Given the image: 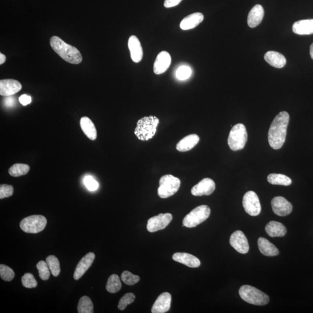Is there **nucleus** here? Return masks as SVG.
Masks as SVG:
<instances>
[{
	"mask_svg": "<svg viewBox=\"0 0 313 313\" xmlns=\"http://www.w3.org/2000/svg\"><path fill=\"white\" fill-rule=\"evenodd\" d=\"M171 63V57L167 51H162L157 55L154 64V72L156 75H161L166 72Z\"/></svg>",
	"mask_w": 313,
	"mask_h": 313,
	"instance_id": "dca6fc26",
	"label": "nucleus"
},
{
	"mask_svg": "<svg viewBox=\"0 0 313 313\" xmlns=\"http://www.w3.org/2000/svg\"><path fill=\"white\" fill-rule=\"evenodd\" d=\"M289 121V114L281 112L274 118L268 133L269 144L272 149H281L285 142Z\"/></svg>",
	"mask_w": 313,
	"mask_h": 313,
	"instance_id": "f257e3e1",
	"label": "nucleus"
},
{
	"mask_svg": "<svg viewBox=\"0 0 313 313\" xmlns=\"http://www.w3.org/2000/svg\"><path fill=\"white\" fill-rule=\"evenodd\" d=\"M265 15L264 9L261 5H256L252 8L248 16V25L251 28H255L262 22Z\"/></svg>",
	"mask_w": 313,
	"mask_h": 313,
	"instance_id": "aec40b11",
	"label": "nucleus"
},
{
	"mask_svg": "<svg viewBox=\"0 0 313 313\" xmlns=\"http://www.w3.org/2000/svg\"><path fill=\"white\" fill-rule=\"evenodd\" d=\"M268 183L273 185H281V186H289L292 184L291 178L280 174H271L268 177Z\"/></svg>",
	"mask_w": 313,
	"mask_h": 313,
	"instance_id": "cd10ccee",
	"label": "nucleus"
},
{
	"mask_svg": "<svg viewBox=\"0 0 313 313\" xmlns=\"http://www.w3.org/2000/svg\"><path fill=\"white\" fill-rule=\"evenodd\" d=\"M121 278L124 283L129 285L135 284L140 280L139 276L134 275L129 271H124L121 274Z\"/></svg>",
	"mask_w": 313,
	"mask_h": 313,
	"instance_id": "f704fd0d",
	"label": "nucleus"
},
{
	"mask_svg": "<svg viewBox=\"0 0 313 313\" xmlns=\"http://www.w3.org/2000/svg\"><path fill=\"white\" fill-rule=\"evenodd\" d=\"M121 282L119 275L117 274L111 275L107 280L106 288V290L112 294L119 292L121 288Z\"/></svg>",
	"mask_w": 313,
	"mask_h": 313,
	"instance_id": "c85d7f7f",
	"label": "nucleus"
},
{
	"mask_svg": "<svg viewBox=\"0 0 313 313\" xmlns=\"http://www.w3.org/2000/svg\"><path fill=\"white\" fill-rule=\"evenodd\" d=\"M13 194V187L11 185L1 184V186H0V199L11 197Z\"/></svg>",
	"mask_w": 313,
	"mask_h": 313,
	"instance_id": "58836bf2",
	"label": "nucleus"
},
{
	"mask_svg": "<svg viewBox=\"0 0 313 313\" xmlns=\"http://www.w3.org/2000/svg\"><path fill=\"white\" fill-rule=\"evenodd\" d=\"M22 89L21 84L18 81L5 79L0 81V95L9 96L18 93Z\"/></svg>",
	"mask_w": 313,
	"mask_h": 313,
	"instance_id": "4468645a",
	"label": "nucleus"
},
{
	"mask_svg": "<svg viewBox=\"0 0 313 313\" xmlns=\"http://www.w3.org/2000/svg\"><path fill=\"white\" fill-rule=\"evenodd\" d=\"M265 59L269 65L275 68L281 69L284 67L287 60L283 55L275 51H268L265 55Z\"/></svg>",
	"mask_w": 313,
	"mask_h": 313,
	"instance_id": "393cba45",
	"label": "nucleus"
},
{
	"mask_svg": "<svg viewBox=\"0 0 313 313\" xmlns=\"http://www.w3.org/2000/svg\"><path fill=\"white\" fill-rule=\"evenodd\" d=\"M171 304V295L168 292H164L156 299L151 309L153 313H165L169 311Z\"/></svg>",
	"mask_w": 313,
	"mask_h": 313,
	"instance_id": "f3484780",
	"label": "nucleus"
},
{
	"mask_svg": "<svg viewBox=\"0 0 313 313\" xmlns=\"http://www.w3.org/2000/svg\"><path fill=\"white\" fill-rule=\"evenodd\" d=\"M239 294L244 301L257 306L267 305L270 300L267 294L251 285L242 286L239 289Z\"/></svg>",
	"mask_w": 313,
	"mask_h": 313,
	"instance_id": "20e7f679",
	"label": "nucleus"
},
{
	"mask_svg": "<svg viewBox=\"0 0 313 313\" xmlns=\"http://www.w3.org/2000/svg\"><path fill=\"white\" fill-rule=\"evenodd\" d=\"M36 267L38 269L40 278L44 281L48 280L50 276V270L46 262L43 261H40L37 264Z\"/></svg>",
	"mask_w": 313,
	"mask_h": 313,
	"instance_id": "473e14b6",
	"label": "nucleus"
},
{
	"mask_svg": "<svg viewBox=\"0 0 313 313\" xmlns=\"http://www.w3.org/2000/svg\"><path fill=\"white\" fill-rule=\"evenodd\" d=\"M77 310L79 313H93V305L92 301L87 296H84L80 299Z\"/></svg>",
	"mask_w": 313,
	"mask_h": 313,
	"instance_id": "c756f323",
	"label": "nucleus"
},
{
	"mask_svg": "<svg viewBox=\"0 0 313 313\" xmlns=\"http://www.w3.org/2000/svg\"><path fill=\"white\" fill-rule=\"evenodd\" d=\"M200 137L196 134H191L183 138L177 144V149L180 152H186L196 146L199 142Z\"/></svg>",
	"mask_w": 313,
	"mask_h": 313,
	"instance_id": "4be33fe9",
	"label": "nucleus"
},
{
	"mask_svg": "<svg viewBox=\"0 0 313 313\" xmlns=\"http://www.w3.org/2000/svg\"><path fill=\"white\" fill-rule=\"evenodd\" d=\"M310 53H311V58L313 59V43L311 46V49H310Z\"/></svg>",
	"mask_w": 313,
	"mask_h": 313,
	"instance_id": "a18cd8bd",
	"label": "nucleus"
},
{
	"mask_svg": "<svg viewBox=\"0 0 313 313\" xmlns=\"http://www.w3.org/2000/svg\"><path fill=\"white\" fill-rule=\"evenodd\" d=\"M23 287L27 288H34L38 286V281L32 273H26L22 277Z\"/></svg>",
	"mask_w": 313,
	"mask_h": 313,
	"instance_id": "e433bc0d",
	"label": "nucleus"
},
{
	"mask_svg": "<svg viewBox=\"0 0 313 313\" xmlns=\"http://www.w3.org/2000/svg\"><path fill=\"white\" fill-rule=\"evenodd\" d=\"M46 224V219L42 215H32L23 219L20 227L27 233H38L45 229Z\"/></svg>",
	"mask_w": 313,
	"mask_h": 313,
	"instance_id": "6e6552de",
	"label": "nucleus"
},
{
	"mask_svg": "<svg viewBox=\"0 0 313 313\" xmlns=\"http://www.w3.org/2000/svg\"><path fill=\"white\" fill-rule=\"evenodd\" d=\"M230 244L232 247L241 254H247L250 250L247 238L243 232L240 230L235 231L231 235Z\"/></svg>",
	"mask_w": 313,
	"mask_h": 313,
	"instance_id": "9b49d317",
	"label": "nucleus"
},
{
	"mask_svg": "<svg viewBox=\"0 0 313 313\" xmlns=\"http://www.w3.org/2000/svg\"><path fill=\"white\" fill-rule=\"evenodd\" d=\"M265 230L269 236L271 237H284L287 233V228L280 222L271 221L265 227Z\"/></svg>",
	"mask_w": 313,
	"mask_h": 313,
	"instance_id": "5701e85b",
	"label": "nucleus"
},
{
	"mask_svg": "<svg viewBox=\"0 0 313 313\" xmlns=\"http://www.w3.org/2000/svg\"><path fill=\"white\" fill-rule=\"evenodd\" d=\"M4 105L7 107H11L15 105V100L14 97L9 96H6L4 100Z\"/></svg>",
	"mask_w": 313,
	"mask_h": 313,
	"instance_id": "37998d69",
	"label": "nucleus"
},
{
	"mask_svg": "<svg viewBox=\"0 0 313 313\" xmlns=\"http://www.w3.org/2000/svg\"><path fill=\"white\" fill-rule=\"evenodd\" d=\"M30 170L28 165L24 164H15L8 170L10 176L13 177H19L28 174Z\"/></svg>",
	"mask_w": 313,
	"mask_h": 313,
	"instance_id": "7c9ffc66",
	"label": "nucleus"
},
{
	"mask_svg": "<svg viewBox=\"0 0 313 313\" xmlns=\"http://www.w3.org/2000/svg\"><path fill=\"white\" fill-rule=\"evenodd\" d=\"M173 218V215L170 213L160 214L151 218L147 222V230L150 233L163 230L169 225Z\"/></svg>",
	"mask_w": 313,
	"mask_h": 313,
	"instance_id": "9d476101",
	"label": "nucleus"
},
{
	"mask_svg": "<svg viewBox=\"0 0 313 313\" xmlns=\"http://www.w3.org/2000/svg\"><path fill=\"white\" fill-rule=\"evenodd\" d=\"M50 45L53 50L67 63L78 65L83 61V56L78 49L68 45L58 36L50 39Z\"/></svg>",
	"mask_w": 313,
	"mask_h": 313,
	"instance_id": "f03ea898",
	"label": "nucleus"
},
{
	"mask_svg": "<svg viewBox=\"0 0 313 313\" xmlns=\"http://www.w3.org/2000/svg\"><path fill=\"white\" fill-rule=\"evenodd\" d=\"M215 183L210 178H205L199 183L195 185L191 190L194 196H210L215 190Z\"/></svg>",
	"mask_w": 313,
	"mask_h": 313,
	"instance_id": "ddd939ff",
	"label": "nucleus"
},
{
	"mask_svg": "<svg viewBox=\"0 0 313 313\" xmlns=\"http://www.w3.org/2000/svg\"><path fill=\"white\" fill-rule=\"evenodd\" d=\"M84 183L86 186L90 191H95L99 187V184L91 177H87L84 179Z\"/></svg>",
	"mask_w": 313,
	"mask_h": 313,
	"instance_id": "ea45409f",
	"label": "nucleus"
},
{
	"mask_svg": "<svg viewBox=\"0 0 313 313\" xmlns=\"http://www.w3.org/2000/svg\"><path fill=\"white\" fill-rule=\"evenodd\" d=\"M173 259L174 261L191 268H198L201 265L199 259L194 255L187 253L177 252L173 255Z\"/></svg>",
	"mask_w": 313,
	"mask_h": 313,
	"instance_id": "6ab92c4d",
	"label": "nucleus"
},
{
	"mask_svg": "<svg viewBox=\"0 0 313 313\" xmlns=\"http://www.w3.org/2000/svg\"><path fill=\"white\" fill-rule=\"evenodd\" d=\"M258 245L261 254L267 257H274L279 254V251L274 245L267 238L260 237L258 239Z\"/></svg>",
	"mask_w": 313,
	"mask_h": 313,
	"instance_id": "a878e982",
	"label": "nucleus"
},
{
	"mask_svg": "<svg viewBox=\"0 0 313 313\" xmlns=\"http://www.w3.org/2000/svg\"><path fill=\"white\" fill-rule=\"evenodd\" d=\"M95 258V255L93 252H89L81 259L77 266L75 273H74L73 277L75 280H79L86 273V271L91 267Z\"/></svg>",
	"mask_w": 313,
	"mask_h": 313,
	"instance_id": "2eb2a0df",
	"label": "nucleus"
},
{
	"mask_svg": "<svg viewBox=\"0 0 313 313\" xmlns=\"http://www.w3.org/2000/svg\"><path fill=\"white\" fill-rule=\"evenodd\" d=\"M293 32L299 35L313 34V19L301 20L296 22L292 27Z\"/></svg>",
	"mask_w": 313,
	"mask_h": 313,
	"instance_id": "b1692460",
	"label": "nucleus"
},
{
	"mask_svg": "<svg viewBox=\"0 0 313 313\" xmlns=\"http://www.w3.org/2000/svg\"><path fill=\"white\" fill-rule=\"evenodd\" d=\"M242 205L246 213L252 217L258 216L261 212V205L258 195L253 191L245 194Z\"/></svg>",
	"mask_w": 313,
	"mask_h": 313,
	"instance_id": "1a4fd4ad",
	"label": "nucleus"
},
{
	"mask_svg": "<svg viewBox=\"0 0 313 313\" xmlns=\"http://www.w3.org/2000/svg\"><path fill=\"white\" fill-rule=\"evenodd\" d=\"M80 126L84 134L89 139L95 140L97 137V132L95 125L91 120L87 117H83L80 120Z\"/></svg>",
	"mask_w": 313,
	"mask_h": 313,
	"instance_id": "bb28decb",
	"label": "nucleus"
},
{
	"mask_svg": "<svg viewBox=\"0 0 313 313\" xmlns=\"http://www.w3.org/2000/svg\"><path fill=\"white\" fill-rule=\"evenodd\" d=\"M6 60V56L2 54V53H0V64L2 65L5 62Z\"/></svg>",
	"mask_w": 313,
	"mask_h": 313,
	"instance_id": "c03bdc74",
	"label": "nucleus"
},
{
	"mask_svg": "<svg viewBox=\"0 0 313 313\" xmlns=\"http://www.w3.org/2000/svg\"><path fill=\"white\" fill-rule=\"evenodd\" d=\"M0 276L3 280L11 281L15 277V272L11 268L2 264L0 265Z\"/></svg>",
	"mask_w": 313,
	"mask_h": 313,
	"instance_id": "72a5a7b5",
	"label": "nucleus"
},
{
	"mask_svg": "<svg viewBox=\"0 0 313 313\" xmlns=\"http://www.w3.org/2000/svg\"><path fill=\"white\" fill-rule=\"evenodd\" d=\"M159 123V119L156 117H144L137 121L134 133L139 140H148L156 134Z\"/></svg>",
	"mask_w": 313,
	"mask_h": 313,
	"instance_id": "7ed1b4c3",
	"label": "nucleus"
},
{
	"mask_svg": "<svg viewBox=\"0 0 313 313\" xmlns=\"http://www.w3.org/2000/svg\"><path fill=\"white\" fill-rule=\"evenodd\" d=\"M19 102L23 106H26L32 102V97L29 95H23L19 97Z\"/></svg>",
	"mask_w": 313,
	"mask_h": 313,
	"instance_id": "79ce46f5",
	"label": "nucleus"
},
{
	"mask_svg": "<svg viewBox=\"0 0 313 313\" xmlns=\"http://www.w3.org/2000/svg\"><path fill=\"white\" fill-rule=\"evenodd\" d=\"M211 210L207 205H203L193 209L183 220L184 226L188 228L196 227L210 217Z\"/></svg>",
	"mask_w": 313,
	"mask_h": 313,
	"instance_id": "423d86ee",
	"label": "nucleus"
},
{
	"mask_svg": "<svg viewBox=\"0 0 313 313\" xmlns=\"http://www.w3.org/2000/svg\"><path fill=\"white\" fill-rule=\"evenodd\" d=\"M159 184L158 194L161 198H167L173 196L179 190L180 180L172 175H166L161 178Z\"/></svg>",
	"mask_w": 313,
	"mask_h": 313,
	"instance_id": "0eeeda50",
	"label": "nucleus"
},
{
	"mask_svg": "<svg viewBox=\"0 0 313 313\" xmlns=\"http://www.w3.org/2000/svg\"><path fill=\"white\" fill-rule=\"evenodd\" d=\"M181 1L182 0H165L164 5L166 8H172L179 5Z\"/></svg>",
	"mask_w": 313,
	"mask_h": 313,
	"instance_id": "a19ab883",
	"label": "nucleus"
},
{
	"mask_svg": "<svg viewBox=\"0 0 313 313\" xmlns=\"http://www.w3.org/2000/svg\"><path fill=\"white\" fill-rule=\"evenodd\" d=\"M248 140L246 127L242 124H237L232 128L228 137V144L230 149L238 151L243 149Z\"/></svg>",
	"mask_w": 313,
	"mask_h": 313,
	"instance_id": "39448f33",
	"label": "nucleus"
},
{
	"mask_svg": "<svg viewBox=\"0 0 313 313\" xmlns=\"http://www.w3.org/2000/svg\"><path fill=\"white\" fill-rule=\"evenodd\" d=\"M46 262L48 264V267L51 274L57 277L60 272V263L58 259L54 255H50L46 258Z\"/></svg>",
	"mask_w": 313,
	"mask_h": 313,
	"instance_id": "2f4dec72",
	"label": "nucleus"
},
{
	"mask_svg": "<svg viewBox=\"0 0 313 313\" xmlns=\"http://www.w3.org/2000/svg\"><path fill=\"white\" fill-rule=\"evenodd\" d=\"M129 48L131 59L134 62H140L143 58V52L140 42L135 36L130 37L129 40Z\"/></svg>",
	"mask_w": 313,
	"mask_h": 313,
	"instance_id": "a211bd4d",
	"label": "nucleus"
},
{
	"mask_svg": "<svg viewBox=\"0 0 313 313\" xmlns=\"http://www.w3.org/2000/svg\"><path fill=\"white\" fill-rule=\"evenodd\" d=\"M135 298V295L133 293H127L121 298L119 305H118V309L120 311H124L128 305L133 304Z\"/></svg>",
	"mask_w": 313,
	"mask_h": 313,
	"instance_id": "c9c22d12",
	"label": "nucleus"
},
{
	"mask_svg": "<svg viewBox=\"0 0 313 313\" xmlns=\"http://www.w3.org/2000/svg\"><path fill=\"white\" fill-rule=\"evenodd\" d=\"M204 18L203 13L196 12L185 17L181 21L180 27L184 30L192 29L196 28L198 25L203 21Z\"/></svg>",
	"mask_w": 313,
	"mask_h": 313,
	"instance_id": "412c9836",
	"label": "nucleus"
},
{
	"mask_svg": "<svg viewBox=\"0 0 313 313\" xmlns=\"http://www.w3.org/2000/svg\"><path fill=\"white\" fill-rule=\"evenodd\" d=\"M191 75V69L190 67L186 66H183L179 67L177 72V78L180 80H184L189 78Z\"/></svg>",
	"mask_w": 313,
	"mask_h": 313,
	"instance_id": "4c0bfd02",
	"label": "nucleus"
},
{
	"mask_svg": "<svg viewBox=\"0 0 313 313\" xmlns=\"http://www.w3.org/2000/svg\"><path fill=\"white\" fill-rule=\"evenodd\" d=\"M272 210L278 216L285 217L292 211V205L282 197H275L271 201Z\"/></svg>",
	"mask_w": 313,
	"mask_h": 313,
	"instance_id": "f8f14e48",
	"label": "nucleus"
}]
</instances>
